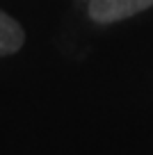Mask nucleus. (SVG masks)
Wrapping results in <instances>:
<instances>
[{
	"instance_id": "f257e3e1",
	"label": "nucleus",
	"mask_w": 153,
	"mask_h": 155,
	"mask_svg": "<svg viewBox=\"0 0 153 155\" xmlns=\"http://www.w3.org/2000/svg\"><path fill=\"white\" fill-rule=\"evenodd\" d=\"M153 7V0H89V18L98 25L117 23L130 18L139 12Z\"/></svg>"
},
{
	"instance_id": "f03ea898",
	"label": "nucleus",
	"mask_w": 153,
	"mask_h": 155,
	"mask_svg": "<svg viewBox=\"0 0 153 155\" xmlns=\"http://www.w3.org/2000/svg\"><path fill=\"white\" fill-rule=\"evenodd\" d=\"M23 41H25V32L19 25V21L0 9V57L16 53L23 46Z\"/></svg>"
}]
</instances>
